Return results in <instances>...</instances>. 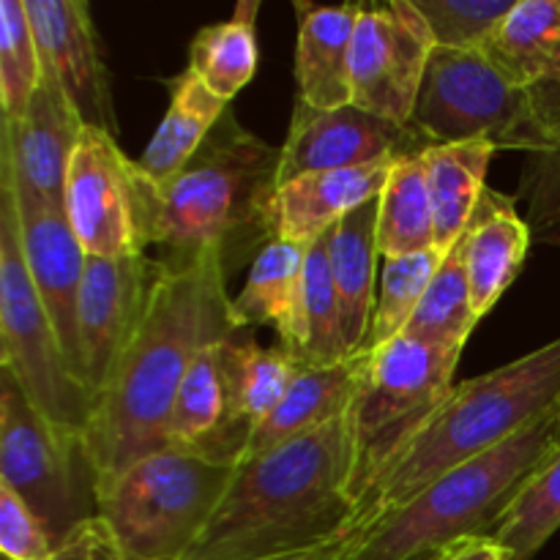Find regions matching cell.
<instances>
[{
	"instance_id": "obj_1",
	"label": "cell",
	"mask_w": 560,
	"mask_h": 560,
	"mask_svg": "<svg viewBox=\"0 0 560 560\" xmlns=\"http://www.w3.org/2000/svg\"><path fill=\"white\" fill-rule=\"evenodd\" d=\"M228 266L202 252L180 268L159 266L145 315L93 402L85 443L98 490L140 459L170 448V419L191 361L230 337Z\"/></svg>"
},
{
	"instance_id": "obj_2",
	"label": "cell",
	"mask_w": 560,
	"mask_h": 560,
	"mask_svg": "<svg viewBox=\"0 0 560 560\" xmlns=\"http://www.w3.org/2000/svg\"><path fill=\"white\" fill-rule=\"evenodd\" d=\"M350 419L331 421L241 463L233 485L180 560H266L361 530Z\"/></svg>"
},
{
	"instance_id": "obj_3",
	"label": "cell",
	"mask_w": 560,
	"mask_h": 560,
	"mask_svg": "<svg viewBox=\"0 0 560 560\" xmlns=\"http://www.w3.org/2000/svg\"><path fill=\"white\" fill-rule=\"evenodd\" d=\"M282 151L224 113L189 164L164 186H148L135 170L145 255L162 268L222 252L224 266L260 255L273 241V200Z\"/></svg>"
},
{
	"instance_id": "obj_4",
	"label": "cell",
	"mask_w": 560,
	"mask_h": 560,
	"mask_svg": "<svg viewBox=\"0 0 560 560\" xmlns=\"http://www.w3.org/2000/svg\"><path fill=\"white\" fill-rule=\"evenodd\" d=\"M558 413L560 337L512 364L463 381L370 492L359 514L361 530L402 509L457 465Z\"/></svg>"
},
{
	"instance_id": "obj_5",
	"label": "cell",
	"mask_w": 560,
	"mask_h": 560,
	"mask_svg": "<svg viewBox=\"0 0 560 560\" xmlns=\"http://www.w3.org/2000/svg\"><path fill=\"white\" fill-rule=\"evenodd\" d=\"M560 443V413L468 459L364 528L348 560H410L468 539H492L501 520Z\"/></svg>"
},
{
	"instance_id": "obj_6",
	"label": "cell",
	"mask_w": 560,
	"mask_h": 560,
	"mask_svg": "<svg viewBox=\"0 0 560 560\" xmlns=\"http://www.w3.org/2000/svg\"><path fill=\"white\" fill-rule=\"evenodd\" d=\"M238 465L164 448L98 490V517L129 560H180L217 512Z\"/></svg>"
},
{
	"instance_id": "obj_7",
	"label": "cell",
	"mask_w": 560,
	"mask_h": 560,
	"mask_svg": "<svg viewBox=\"0 0 560 560\" xmlns=\"http://www.w3.org/2000/svg\"><path fill=\"white\" fill-rule=\"evenodd\" d=\"M459 353L399 337L372 350L364 386L350 408L353 490L359 514L421 427L454 388ZM361 525V523H359Z\"/></svg>"
},
{
	"instance_id": "obj_8",
	"label": "cell",
	"mask_w": 560,
	"mask_h": 560,
	"mask_svg": "<svg viewBox=\"0 0 560 560\" xmlns=\"http://www.w3.org/2000/svg\"><path fill=\"white\" fill-rule=\"evenodd\" d=\"M0 485L27 503L55 547L98 514V479L85 432L44 419L5 370H0Z\"/></svg>"
},
{
	"instance_id": "obj_9",
	"label": "cell",
	"mask_w": 560,
	"mask_h": 560,
	"mask_svg": "<svg viewBox=\"0 0 560 560\" xmlns=\"http://www.w3.org/2000/svg\"><path fill=\"white\" fill-rule=\"evenodd\" d=\"M410 129L430 145L490 142L525 156L547 151L552 131L536 115L530 93L509 82L485 52L435 47L416 98Z\"/></svg>"
},
{
	"instance_id": "obj_10",
	"label": "cell",
	"mask_w": 560,
	"mask_h": 560,
	"mask_svg": "<svg viewBox=\"0 0 560 560\" xmlns=\"http://www.w3.org/2000/svg\"><path fill=\"white\" fill-rule=\"evenodd\" d=\"M0 370L52 424L85 432L93 394L71 370L22 255L11 189L0 184Z\"/></svg>"
},
{
	"instance_id": "obj_11",
	"label": "cell",
	"mask_w": 560,
	"mask_h": 560,
	"mask_svg": "<svg viewBox=\"0 0 560 560\" xmlns=\"http://www.w3.org/2000/svg\"><path fill=\"white\" fill-rule=\"evenodd\" d=\"M435 38L413 0L361 3L350 49L353 104L364 113L410 126Z\"/></svg>"
},
{
	"instance_id": "obj_12",
	"label": "cell",
	"mask_w": 560,
	"mask_h": 560,
	"mask_svg": "<svg viewBox=\"0 0 560 560\" xmlns=\"http://www.w3.org/2000/svg\"><path fill=\"white\" fill-rule=\"evenodd\" d=\"M63 211L91 257L142 255L140 195L135 162L118 140L85 126L66 173Z\"/></svg>"
},
{
	"instance_id": "obj_13",
	"label": "cell",
	"mask_w": 560,
	"mask_h": 560,
	"mask_svg": "<svg viewBox=\"0 0 560 560\" xmlns=\"http://www.w3.org/2000/svg\"><path fill=\"white\" fill-rule=\"evenodd\" d=\"M424 148H430V142L416 129L364 113L355 104L312 109L295 102L288 137L279 148V186L312 173H339L394 162Z\"/></svg>"
},
{
	"instance_id": "obj_14",
	"label": "cell",
	"mask_w": 560,
	"mask_h": 560,
	"mask_svg": "<svg viewBox=\"0 0 560 560\" xmlns=\"http://www.w3.org/2000/svg\"><path fill=\"white\" fill-rule=\"evenodd\" d=\"M0 184L11 189L20 224L22 255H25L27 273L33 279L38 299L58 331L63 353L69 359L74 375L82 381L80 361V293L85 279L88 252L66 219L63 206L44 200L33 191L16 186V180L0 167ZM85 383V381H82Z\"/></svg>"
},
{
	"instance_id": "obj_15",
	"label": "cell",
	"mask_w": 560,
	"mask_h": 560,
	"mask_svg": "<svg viewBox=\"0 0 560 560\" xmlns=\"http://www.w3.org/2000/svg\"><path fill=\"white\" fill-rule=\"evenodd\" d=\"M159 266L151 257H91L80 293V361L82 381L93 402L107 386L126 345L135 337Z\"/></svg>"
},
{
	"instance_id": "obj_16",
	"label": "cell",
	"mask_w": 560,
	"mask_h": 560,
	"mask_svg": "<svg viewBox=\"0 0 560 560\" xmlns=\"http://www.w3.org/2000/svg\"><path fill=\"white\" fill-rule=\"evenodd\" d=\"M31 16L42 66L58 80L60 91L82 124L118 137L113 82L104 66L91 9L80 0H22Z\"/></svg>"
},
{
	"instance_id": "obj_17",
	"label": "cell",
	"mask_w": 560,
	"mask_h": 560,
	"mask_svg": "<svg viewBox=\"0 0 560 560\" xmlns=\"http://www.w3.org/2000/svg\"><path fill=\"white\" fill-rule=\"evenodd\" d=\"M249 435L235 388L233 345L224 337L202 348L186 372L170 419V448L238 465Z\"/></svg>"
},
{
	"instance_id": "obj_18",
	"label": "cell",
	"mask_w": 560,
	"mask_h": 560,
	"mask_svg": "<svg viewBox=\"0 0 560 560\" xmlns=\"http://www.w3.org/2000/svg\"><path fill=\"white\" fill-rule=\"evenodd\" d=\"M82 118L58 80L42 66V82L20 120L0 126V167L16 186L63 206L66 173L80 140Z\"/></svg>"
},
{
	"instance_id": "obj_19",
	"label": "cell",
	"mask_w": 560,
	"mask_h": 560,
	"mask_svg": "<svg viewBox=\"0 0 560 560\" xmlns=\"http://www.w3.org/2000/svg\"><path fill=\"white\" fill-rule=\"evenodd\" d=\"M370 355L355 353L334 364H306L288 388L279 408L268 416L262 424L252 430L249 443L244 448L241 463L262 457L295 438L315 432L331 421L345 419L364 386L366 370H370ZM238 463V465H241Z\"/></svg>"
},
{
	"instance_id": "obj_20",
	"label": "cell",
	"mask_w": 560,
	"mask_h": 560,
	"mask_svg": "<svg viewBox=\"0 0 560 560\" xmlns=\"http://www.w3.org/2000/svg\"><path fill=\"white\" fill-rule=\"evenodd\" d=\"M304 246L279 238L268 241L252 260L244 290L230 301L233 331H252L255 326L273 328L279 345L304 361Z\"/></svg>"
},
{
	"instance_id": "obj_21",
	"label": "cell",
	"mask_w": 560,
	"mask_h": 560,
	"mask_svg": "<svg viewBox=\"0 0 560 560\" xmlns=\"http://www.w3.org/2000/svg\"><path fill=\"white\" fill-rule=\"evenodd\" d=\"M394 162L339 173H312L279 186L273 200V238L310 249L348 213L381 197Z\"/></svg>"
},
{
	"instance_id": "obj_22",
	"label": "cell",
	"mask_w": 560,
	"mask_h": 560,
	"mask_svg": "<svg viewBox=\"0 0 560 560\" xmlns=\"http://www.w3.org/2000/svg\"><path fill=\"white\" fill-rule=\"evenodd\" d=\"M299 20L295 36V88L312 109H337L353 104L350 88V49L359 27L361 3L317 5L293 3Z\"/></svg>"
},
{
	"instance_id": "obj_23",
	"label": "cell",
	"mask_w": 560,
	"mask_h": 560,
	"mask_svg": "<svg viewBox=\"0 0 560 560\" xmlns=\"http://www.w3.org/2000/svg\"><path fill=\"white\" fill-rule=\"evenodd\" d=\"M534 233L520 217L512 197L487 189L481 206L465 233V266H468L470 301L476 317H487L501 295L512 288L528 257Z\"/></svg>"
},
{
	"instance_id": "obj_24",
	"label": "cell",
	"mask_w": 560,
	"mask_h": 560,
	"mask_svg": "<svg viewBox=\"0 0 560 560\" xmlns=\"http://www.w3.org/2000/svg\"><path fill=\"white\" fill-rule=\"evenodd\" d=\"M377 200L355 208L331 230V271L339 295L342 339L348 355L366 353V339L375 317L377 266Z\"/></svg>"
},
{
	"instance_id": "obj_25",
	"label": "cell",
	"mask_w": 560,
	"mask_h": 560,
	"mask_svg": "<svg viewBox=\"0 0 560 560\" xmlns=\"http://www.w3.org/2000/svg\"><path fill=\"white\" fill-rule=\"evenodd\" d=\"M170 104L151 142L135 162L137 175L148 186H164L195 159L228 113V102L213 96L195 71L184 69L167 80Z\"/></svg>"
},
{
	"instance_id": "obj_26",
	"label": "cell",
	"mask_w": 560,
	"mask_h": 560,
	"mask_svg": "<svg viewBox=\"0 0 560 560\" xmlns=\"http://www.w3.org/2000/svg\"><path fill=\"white\" fill-rule=\"evenodd\" d=\"M495 148L490 142H457V145H430L424 151L427 186H430L432 219H435V246L446 255L474 222L481 206Z\"/></svg>"
},
{
	"instance_id": "obj_27",
	"label": "cell",
	"mask_w": 560,
	"mask_h": 560,
	"mask_svg": "<svg viewBox=\"0 0 560 560\" xmlns=\"http://www.w3.org/2000/svg\"><path fill=\"white\" fill-rule=\"evenodd\" d=\"M485 55L509 82L530 91L560 55V0H517Z\"/></svg>"
},
{
	"instance_id": "obj_28",
	"label": "cell",
	"mask_w": 560,
	"mask_h": 560,
	"mask_svg": "<svg viewBox=\"0 0 560 560\" xmlns=\"http://www.w3.org/2000/svg\"><path fill=\"white\" fill-rule=\"evenodd\" d=\"M424 151L399 156L377 197V246L383 260L438 249Z\"/></svg>"
},
{
	"instance_id": "obj_29",
	"label": "cell",
	"mask_w": 560,
	"mask_h": 560,
	"mask_svg": "<svg viewBox=\"0 0 560 560\" xmlns=\"http://www.w3.org/2000/svg\"><path fill=\"white\" fill-rule=\"evenodd\" d=\"M257 0H241L233 16L195 33L189 44V66L208 91L222 102H233L257 71Z\"/></svg>"
},
{
	"instance_id": "obj_30",
	"label": "cell",
	"mask_w": 560,
	"mask_h": 560,
	"mask_svg": "<svg viewBox=\"0 0 560 560\" xmlns=\"http://www.w3.org/2000/svg\"><path fill=\"white\" fill-rule=\"evenodd\" d=\"M479 326L470 301L468 266H465V235L446 252L435 279L427 288L419 310L410 317L402 337L446 353L463 355L465 342Z\"/></svg>"
},
{
	"instance_id": "obj_31",
	"label": "cell",
	"mask_w": 560,
	"mask_h": 560,
	"mask_svg": "<svg viewBox=\"0 0 560 560\" xmlns=\"http://www.w3.org/2000/svg\"><path fill=\"white\" fill-rule=\"evenodd\" d=\"M560 528V443L492 534L506 560H530Z\"/></svg>"
},
{
	"instance_id": "obj_32",
	"label": "cell",
	"mask_w": 560,
	"mask_h": 560,
	"mask_svg": "<svg viewBox=\"0 0 560 560\" xmlns=\"http://www.w3.org/2000/svg\"><path fill=\"white\" fill-rule=\"evenodd\" d=\"M230 345H233V370L241 410L255 430L279 408L288 388L293 386V381L306 364L295 359L293 353H288L282 345L279 348H260L252 331H233Z\"/></svg>"
},
{
	"instance_id": "obj_33",
	"label": "cell",
	"mask_w": 560,
	"mask_h": 560,
	"mask_svg": "<svg viewBox=\"0 0 560 560\" xmlns=\"http://www.w3.org/2000/svg\"><path fill=\"white\" fill-rule=\"evenodd\" d=\"M304 364H334L348 359L339 317V295L331 271V233L306 249L304 262Z\"/></svg>"
},
{
	"instance_id": "obj_34",
	"label": "cell",
	"mask_w": 560,
	"mask_h": 560,
	"mask_svg": "<svg viewBox=\"0 0 560 560\" xmlns=\"http://www.w3.org/2000/svg\"><path fill=\"white\" fill-rule=\"evenodd\" d=\"M443 257H446L443 252L430 249L419 252V255L383 260L381 295H377L366 350H377L383 348V345L402 337L410 317L416 315L421 299H424L427 288H430V282L435 279Z\"/></svg>"
},
{
	"instance_id": "obj_35",
	"label": "cell",
	"mask_w": 560,
	"mask_h": 560,
	"mask_svg": "<svg viewBox=\"0 0 560 560\" xmlns=\"http://www.w3.org/2000/svg\"><path fill=\"white\" fill-rule=\"evenodd\" d=\"M42 82V55L22 0H0V109L20 120Z\"/></svg>"
},
{
	"instance_id": "obj_36",
	"label": "cell",
	"mask_w": 560,
	"mask_h": 560,
	"mask_svg": "<svg viewBox=\"0 0 560 560\" xmlns=\"http://www.w3.org/2000/svg\"><path fill=\"white\" fill-rule=\"evenodd\" d=\"M517 0H413L435 47L485 52Z\"/></svg>"
},
{
	"instance_id": "obj_37",
	"label": "cell",
	"mask_w": 560,
	"mask_h": 560,
	"mask_svg": "<svg viewBox=\"0 0 560 560\" xmlns=\"http://www.w3.org/2000/svg\"><path fill=\"white\" fill-rule=\"evenodd\" d=\"M517 197L525 202V222L534 241L560 246V126L547 151L525 156Z\"/></svg>"
},
{
	"instance_id": "obj_38",
	"label": "cell",
	"mask_w": 560,
	"mask_h": 560,
	"mask_svg": "<svg viewBox=\"0 0 560 560\" xmlns=\"http://www.w3.org/2000/svg\"><path fill=\"white\" fill-rule=\"evenodd\" d=\"M0 552L9 560H49L52 536L11 487L0 485Z\"/></svg>"
},
{
	"instance_id": "obj_39",
	"label": "cell",
	"mask_w": 560,
	"mask_h": 560,
	"mask_svg": "<svg viewBox=\"0 0 560 560\" xmlns=\"http://www.w3.org/2000/svg\"><path fill=\"white\" fill-rule=\"evenodd\" d=\"M49 560H129L126 558L124 547H120L118 536L113 534L107 523L102 517H91L80 525V528L71 530Z\"/></svg>"
},
{
	"instance_id": "obj_40",
	"label": "cell",
	"mask_w": 560,
	"mask_h": 560,
	"mask_svg": "<svg viewBox=\"0 0 560 560\" xmlns=\"http://www.w3.org/2000/svg\"><path fill=\"white\" fill-rule=\"evenodd\" d=\"M528 93L541 124H545L550 131L558 129L560 126V55L556 63H552V69L547 71L545 80L536 82Z\"/></svg>"
},
{
	"instance_id": "obj_41",
	"label": "cell",
	"mask_w": 560,
	"mask_h": 560,
	"mask_svg": "<svg viewBox=\"0 0 560 560\" xmlns=\"http://www.w3.org/2000/svg\"><path fill=\"white\" fill-rule=\"evenodd\" d=\"M361 534L364 530H355V534L342 536L337 541H328V545L315 547V550H304V552H290V556H277V558H266V560H348L353 547L359 545Z\"/></svg>"
},
{
	"instance_id": "obj_42",
	"label": "cell",
	"mask_w": 560,
	"mask_h": 560,
	"mask_svg": "<svg viewBox=\"0 0 560 560\" xmlns=\"http://www.w3.org/2000/svg\"><path fill=\"white\" fill-rule=\"evenodd\" d=\"M441 560H506V558H503L501 547H498L492 539H468L448 547L446 556Z\"/></svg>"
},
{
	"instance_id": "obj_43",
	"label": "cell",
	"mask_w": 560,
	"mask_h": 560,
	"mask_svg": "<svg viewBox=\"0 0 560 560\" xmlns=\"http://www.w3.org/2000/svg\"><path fill=\"white\" fill-rule=\"evenodd\" d=\"M454 547V545H452ZM448 550V547H446ZM446 550H432V552H421V556H416V558H410V560H441L443 556H446Z\"/></svg>"
}]
</instances>
